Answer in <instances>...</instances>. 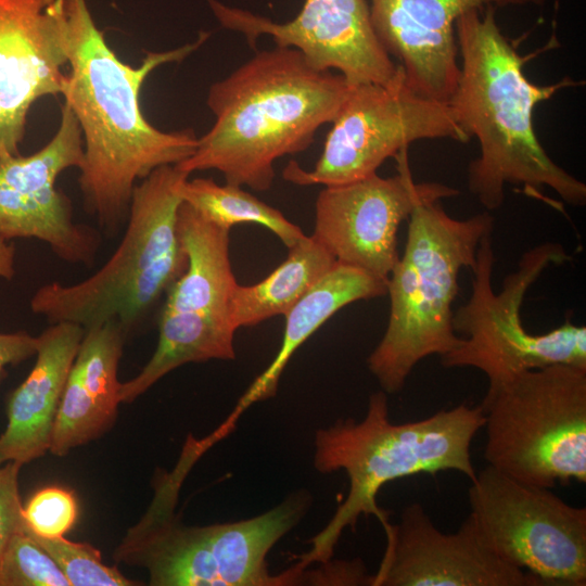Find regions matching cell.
Instances as JSON below:
<instances>
[{
  "mask_svg": "<svg viewBox=\"0 0 586 586\" xmlns=\"http://www.w3.org/2000/svg\"><path fill=\"white\" fill-rule=\"evenodd\" d=\"M484 423L482 406L464 404L418 421L393 423L386 393L379 391L371 394L361 421L340 419L317 431L315 468L321 473L343 470L349 491L329 523L309 540L310 548L295 557V565L306 570L329 562L344 530L355 528L360 515L372 514L384 526L387 513L378 506L377 495L388 482L447 470L473 481L470 446Z\"/></svg>",
  "mask_w": 586,
  "mask_h": 586,
  "instance_id": "277c9868",
  "label": "cell"
},
{
  "mask_svg": "<svg viewBox=\"0 0 586 586\" xmlns=\"http://www.w3.org/2000/svg\"><path fill=\"white\" fill-rule=\"evenodd\" d=\"M69 73L62 95L78 120L84 163L78 178L85 207L109 235L126 224L135 186L153 170L177 165L196 149L190 129L155 128L140 107V91L158 66L179 62L208 37L149 52L138 67L122 62L97 26L87 0H61Z\"/></svg>",
  "mask_w": 586,
  "mask_h": 586,
  "instance_id": "6da1fadb",
  "label": "cell"
},
{
  "mask_svg": "<svg viewBox=\"0 0 586 586\" xmlns=\"http://www.w3.org/2000/svg\"><path fill=\"white\" fill-rule=\"evenodd\" d=\"M207 1L220 24L243 34L252 48L268 35L276 46L302 52L311 66L337 71L349 86L387 84L398 71L373 30L367 0H305L300 13L284 23Z\"/></svg>",
  "mask_w": 586,
  "mask_h": 586,
  "instance_id": "4fadbf2b",
  "label": "cell"
},
{
  "mask_svg": "<svg viewBox=\"0 0 586 586\" xmlns=\"http://www.w3.org/2000/svg\"><path fill=\"white\" fill-rule=\"evenodd\" d=\"M86 329L51 323L38 335L36 361L8 400V424L0 435L5 461L22 464L49 450L61 397Z\"/></svg>",
  "mask_w": 586,
  "mask_h": 586,
  "instance_id": "ac0fdd59",
  "label": "cell"
},
{
  "mask_svg": "<svg viewBox=\"0 0 586 586\" xmlns=\"http://www.w3.org/2000/svg\"><path fill=\"white\" fill-rule=\"evenodd\" d=\"M397 174L377 173L352 182L324 186L315 204L311 234L337 263L387 280L399 258L397 233L420 204L457 196L441 182L413 180L408 149L395 157Z\"/></svg>",
  "mask_w": 586,
  "mask_h": 586,
  "instance_id": "8fae6325",
  "label": "cell"
},
{
  "mask_svg": "<svg viewBox=\"0 0 586 586\" xmlns=\"http://www.w3.org/2000/svg\"><path fill=\"white\" fill-rule=\"evenodd\" d=\"M440 202L412 211L403 255L387 278V326L367 359L386 394L399 392L423 358L441 357L459 344L453 327L459 273L473 271L480 242L494 228L487 212L456 219Z\"/></svg>",
  "mask_w": 586,
  "mask_h": 586,
  "instance_id": "5b68a950",
  "label": "cell"
},
{
  "mask_svg": "<svg viewBox=\"0 0 586 586\" xmlns=\"http://www.w3.org/2000/svg\"><path fill=\"white\" fill-rule=\"evenodd\" d=\"M7 462L2 456V454L0 453V468L2 467V464Z\"/></svg>",
  "mask_w": 586,
  "mask_h": 586,
  "instance_id": "f1b7e54d",
  "label": "cell"
},
{
  "mask_svg": "<svg viewBox=\"0 0 586 586\" xmlns=\"http://www.w3.org/2000/svg\"><path fill=\"white\" fill-rule=\"evenodd\" d=\"M182 201L207 220L226 229L254 224L270 230L289 249L306 234L279 209L266 204L242 187L218 184L209 178H187L180 186Z\"/></svg>",
  "mask_w": 586,
  "mask_h": 586,
  "instance_id": "603a6c76",
  "label": "cell"
},
{
  "mask_svg": "<svg viewBox=\"0 0 586 586\" xmlns=\"http://www.w3.org/2000/svg\"><path fill=\"white\" fill-rule=\"evenodd\" d=\"M184 477L174 469L157 480L149 509L113 557L144 568L152 586H224L228 537L222 523L187 526L175 513Z\"/></svg>",
  "mask_w": 586,
  "mask_h": 586,
  "instance_id": "e0dca14e",
  "label": "cell"
},
{
  "mask_svg": "<svg viewBox=\"0 0 586 586\" xmlns=\"http://www.w3.org/2000/svg\"><path fill=\"white\" fill-rule=\"evenodd\" d=\"M235 331L229 317L161 310L155 352L135 378L120 384V402H133L186 364L234 359Z\"/></svg>",
  "mask_w": 586,
  "mask_h": 586,
  "instance_id": "44dd1931",
  "label": "cell"
},
{
  "mask_svg": "<svg viewBox=\"0 0 586 586\" xmlns=\"http://www.w3.org/2000/svg\"><path fill=\"white\" fill-rule=\"evenodd\" d=\"M78 506L72 492L50 486L35 493L23 506V522L28 532L42 538H61L72 530Z\"/></svg>",
  "mask_w": 586,
  "mask_h": 586,
  "instance_id": "484cf974",
  "label": "cell"
},
{
  "mask_svg": "<svg viewBox=\"0 0 586 586\" xmlns=\"http://www.w3.org/2000/svg\"><path fill=\"white\" fill-rule=\"evenodd\" d=\"M67 65L61 0H0V157L18 155L33 104L62 94Z\"/></svg>",
  "mask_w": 586,
  "mask_h": 586,
  "instance_id": "9a60e30c",
  "label": "cell"
},
{
  "mask_svg": "<svg viewBox=\"0 0 586 586\" xmlns=\"http://www.w3.org/2000/svg\"><path fill=\"white\" fill-rule=\"evenodd\" d=\"M82 135L67 103L59 128L37 152L0 157V238L37 239L61 259L90 266L100 233L74 220L69 199L56 188L61 173L84 163Z\"/></svg>",
  "mask_w": 586,
  "mask_h": 586,
  "instance_id": "7c38bea8",
  "label": "cell"
},
{
  "mask_svg": "<svg viewBox=\"0 0 586 586\" xmlns=\"http://www.w3.org/2000/svg\"><path fill=\"white\" fill-rule=\"evenodd\" d=\"M373 30L418 93L445 101L459 76L455 25L485 7L544 5L546 0H367Z\"/></svg>",
  "mask_w": 586,
  "mask_h": 586,
  "instance_id": "2e32d148",
  "label": "cell"
},
{
  "mask_svg": "<svg viewBox=\"0 0 586 586\" xmlns=\"http://www.w3.org/2000/svg\"><path fill=\"white\" fill-rule=\"evenodd\" d=\"M335 263L313 235H305L266 278L251 285L237 284L229 304L230 322L238 330L284 316Z\"/></svg>",
  "mask_w": 586,
  "mask_h": 586,
  "instance_id": "7402d4cb",
  "label": "cell"
},
{
  "mask_svg": "<svg viewBox=\"0 0 586 586\" xmlns=\"http://www.w3.org/2000/svg\"><path fill=\"white\" fill-rule=\"evenodd\" d=\"M386 293L387 280L336 262L284 315L283 337L276 357L252 382L224 423L208 435V440L215 444L225 438L233 431L247 408L273 397L280 377L292 356L335 313L357 301L383 296Z\"/></svg>",
  "mask_w": 586,
  "mask_h": 586,
  "instance_id": "d6986e66",
  "label": "cell"
},
{
  "mask_svg": "<svg viewBox=\"0 0 586 586\" xmlns=\"http://www.w3.org/2000/svg\"><path fill=\"white\" fill-rule=\"evenodd\" d=\"M568 260L571 256L561 244H538L523 253L517 269L495 293L492 234L484 237L476 252L471 295L453 316L454 330L461 339L441 356L442 366L481 370L488 390L524 370L558 364L586 367L585 326L566 320L547 333L532 334L522 323L521 308L530 288L548 267Z\"/></svg>",
  "mask_w": 586,
  "mask_h": 586,
  "instance_id": "ba28073f",
  "label": "cell"
},
{
  "mask_svg": "<svg viewBox=\"0 0 586 586\" xmlns=\"http://www.w3.org/2000/svg\"><path fill=\"white\" fill-rule=\"evenodd\" d=\"M22 466L16 461H7L0 468V559L12 535L23 525V506L18 493Z\"/></svg>",
  "mask_w": 586,
  "mask_h": 586,
  "instance_id": "83f0119b",
  "label": "cell"
},
{
  "mask_svg": "<svg viewBox=\"0 0 586 586\" xmlns=\"http://www.w3.org/2000/svg\"><path fill=\"white\" fill-rule=\"evenodd\" d=\"M15 273V246L0 238V279H12ZM38 336L25 331L0 332V380L9 366L17 365L36 355Z\"/></svg>",
  "mask_w": 586,
  "mask_h": 586,
  "instance_id": "4316f807",
  "label": "cell"
},
{
  "mask_svg": "<svg viewBox=\"0 0 586 586\" xmlns=\"http://www.w3.org/2000/svg\"><path fill=\"white\" fill-rule=\"evenodd\" d=\"M487 464L520 482L552 488L586 481V367L518 372L487 390Z\"/></svg>",
  "mask_w": 586,
  "mask_h": 586,
  "instance_id": "52a82bcc",
  "label": "cell"
},
{
  "mask_svg": "<svg viewBox=\"0 0 586 586\" xmlns=\"http://www.w3.org/2000/svg\"><path fill=\"white\" fill-rule=\"evenodd\" d=\"M496 8L461 15L455 25L459 59L456 88L447 100L455 118L480 154L468 166L470 193L487 209L499 208L508 184L536 199L552 190L573 206L586 204V184L559 166L542 145L533 123L535 107L576 81H531L521 55L501 31Z\"/></svg>",
  "mask_w": 586,
  "mask_h": 586,
  "instance_id": "7a4b0ae2",
  "label": "cell"
},
{
  "mask_svg": "<svg viewBox=\"0 0 586 586\" xmlns=\"http://www.w3.org/2000/svg\"><path fill=\"white\" fill-rule=\"evenodd\" d=\"M28 533L54 560L71 586L140 585L124 576L116 566L105 565L101 552L89 544L69 542L64 537L42 538Z\"/></svg>",
  "mask_w": 586,
  "mask_h": 586,
  "instance_id": "d4e9b609",
  "label": "cell"
},
{
  "mask_svg": "<svg viewBox=\"0 0 586 586\" xmlns=\"http://www.w3.org/2000/svg\"><path fill=\"white\" fill-rule=\"evenodd\" d=\"M331 124L314 169L290 162L282 173L285 180L298 186L343 184L375 174L416 141L471 140L448 103L415 91L400 65L387 84L349 86Z\"/></svg>",
  "mask_w": 586,
  "mask_h": 586,
  "instance_id": "9c48e42d",
  "label": "cell"
},
{
  "mask_svg": "<svg viewBox=\"0 0 586 586\" xmlns=\"http://www.w3.org/2000/svg\"><path fill=\"white\" fill-rule=\"evenodd\" d=\"M469 514L502 561L546 585H586V508L486 466L471 481Z\"/></svg>",
  "mask_w": 586,
  "mask_h": 586,
  "instance_id": "30bf717a",
  "label": "cell"
},
{
  "mask_svg": "<svg viewBox=\"0 0 586 586\" xmlns=\"http://www.w3.org/2000/svg\"><path fill=\"white\" fill-rule=\"evenodd\" d=\"M189 176L166 165L139 181L111 257L79 282L40 286L30 300L31 311L50 324L73 322L85 329L114 321L126 334L141 324L187 268L177 217L180 186Z\"/></svg>",
  "mask_w": 586,
  "mask_h": 586,
  "instance_id": "8992f818",
  "label": "cell"
},
{
  "mask_svg": "<svg viewBox=\"0 0 586 586\" xmlns=\"http://www.w3.org/2000/svg\"><path fill=\"white\" fill-rule=\"evenodd\" d=\"M386 548L371 586H542L535 575L496 556L469 515L451 534L440 531L423 507H406L384 526Z\"/></svg>",
  "mask_w": 586,
  "mask_h": 586,
  "instance_id": "5bb4252c",
  "label": "cell"
},
{
  "mask_svg": "<svg viewBox=\"0 0 586 586\" xmlns=\"http://www.w3.org/2000/svg\"><path fill=\"white\" fill-rule=\"evenodd\" d=\"M0 586H71L54 560L27 532L24 522L0 559Z\"/></svg>",
  "mask_w": 586,
  "mask_h": 586,
  "instance_id": "cb8c5ba5",
  "label": "cell"
},
{
  "mask_svg": "<svg viewBox=\"0 0 586 586\" xmlns=\"http://www.w3.org/2000/svg\"><path fill=\"white\" fill-rule=\"evenodd\" d=\"M348 89L341 74L311 66L294 48L260 51L211 86L206 103L215 122L175 166L188 175L215 169L227 183L267 191L275 162L307 150Z\"/></svg>",
  "mask_w": 586,
  "mask_h": 586,
  "instance_id": "3957f363",
  "label": "cell"
},
{
  "mask_svg": "<svg viewBox=\"0 0 586 586\" xmlns=\"http://www.w3.org/2000/svg\"><path fill=\"white\" fill-rule=\"evenodd\" d=\"M177 228L187 268L168 290L161 310L229 317L238 284L229 256L230 230L207 220L183 201Z\"/></svg>",
  "mask_w": 586,
  "mask_h": 586,
  "instance_id": "ffe728a7",
  "label": "cell"
}]
</instances>
